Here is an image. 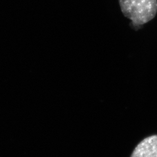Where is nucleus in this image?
<instances>
[{
  "label": "nucleus",
  "instance_id": "obj_1",
  "mask_svg": "<svg viewBox=\"0 0 157 157\" xmlns=\"http://www.w3.org/2000/svg\"><path fill=\"white\" fill-rule=\"evenodd\" d=\"M118 1L122 13L136 29L153 20L157 13V0Z\"/></svg>",
  "mask_w": 157,
  "mask_h": 157
},
{
  "label": "nucleus",
  "instance_id": "obj_2",
  "mask_svg": "<svg viewBox=\"0 0 157 157\" xmlns=\"http://www.w3.org/2000/svg\"><path fill=\"white\" fill-rule=\"evenodd\" d=\"M131 157H157V135L149 136L141 141Z\"/></svg>",
  "mask_w": 157,
  "mask_h": 157
}]
</instances>
